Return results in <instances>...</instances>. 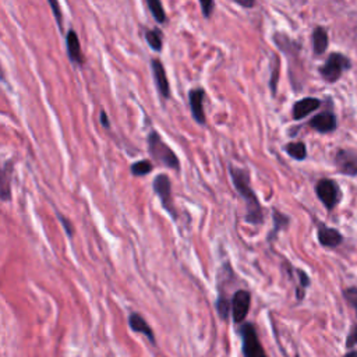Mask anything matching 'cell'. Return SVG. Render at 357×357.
Segmentation results:
<instances>
[{"mask_svg": "<svg viewBox=\"0 0 357 357\" xmlns=\"http://www.w3.org/2000/svg\"><path fill=\"white\" fill-rule=\"evenodd\" d=\"M250 304H251V294L248 290H237L233 294L231 298V317L233 321L237 324H241L250 310Z\"/></svg>", "mask_w": 357, "mask_h": 357, "instance_id": "52a82bcc", "label": "cell"}, {"mask_svg": "<svg viewBox=\"0 0 357 357\" xmlns=\"http://www.w3.org/2000/svg\"><path fill=\"white\" fill-rule=\"evenodd\" d=\"M148 142V151L149 155L160 165L170 167L173 170L180 169V162L176 153L172 151V148L160 138L158 131H151L146 137Z\"/></svg>", "mask_w": 357, "mask_h": 357, "instance_id": "7a4b0ae2", "label": "cell"}, {"mask_svg": "<svg viewBox=\"0 0 357 357\" xmlns=\"http://www.w3.org/2000/svg\"><path fill=\"white\" fill-rule=\"evenodd\" d=\"M145 40L148 42L149 47L152 50L160 52L162 50V45H163V38H162V32L159 29H146L145 31Z\"/></svg>", "mask_w": 357, "mask_h": 357, "instance_id": "e0dca14e", "label": "cell"}, {"mask_svg": "<svg viewBox=\"0 0 357 357\" xmlns=\"http://www.w3.org/2000/svg\"><path fill=\"white\" fill-rule=\"evenodd\" d=\"M10 162H7L3 167V173H1V198L3 201H7L10 198V187H8V177H7V172L10 170L8 167Z\"/></svg>", "mask_w": 357, "mask_h": 357, "instance_id": "603a6c76", "label": "cell"}, {"mask_svg": "<svg viewBox=\"0 0 357 357\" xmlns=\"http://www.w3.org/2000/svg\"><path fill=\"white\" fill-rule=\"evenodd\" d=\"M152 170H153V165L148 159H142V160H138L131 165V173L138 177L145 176V174L151 173Z\"/></svg>", "mask_w": 357, "mask_h": 357, "instance_id": "ffe728a7", "label": "cell"}, {"mask_svg": "<svg viewBox=\"0 0 357 357\" xmlns=\"http://www.w3.org/2000/svg\"><path fill=\"white\" fill-rule=\"evenodd\" d=\"M233 184L236 187V190L238 191V194L243 197L244 202H245V222L251 223V225H261L264 222V212H262V206L258 201V197L255 195V192L251 188L250 184V174L248 170L245 169H240L236 166H230L229 167Z\"/></svg>", "mask_w": 357, "mask_h": 357, "instance_id": "6da1fadb", "label": "cell"}, {"mask_svg": "<svg viewBox=\"0 0 357 357\" xmlns=\"http://www.w3.org/2000/svg\"><path fill=\"white\" fill-rule=\"evenodd\" d=\"M47 3H49L50 8L53 11V15L56 18V22H57L59 28L61 29V26H63V14H61V10H60V4L57 1H54V0H49Z\"/></svg>", "mask_w": 357, "mask_h": 357, "instance_id": "d4e9b609", "label": "cell"}, {"mask_svg": "<svg viewBox=\"0 0 357 357\" xmlns=\"http://www.w3.org/2000/svg\"><path fill=\"white\" fill-rule=\"evenodd\" d=\"M328 47V32L322 26H317L312 31V49L315 54H322Z\"/></svg>", "mask_w": 357, "mask_h": 357, "instance_id": "2e32d148", "label": "cell"}, {"mask_svg": "<svg viewBox=\"0 0 357 357\" xmlns=\"http://www.w3.org/2000/svg\"><path fill=\"white\" fill-rule=\"evenodd\" d=\"M240 335L243 340V354L244 357H266L265 350L258 339L255 326L250 322H245L240 328Z\"/></svg>", "mask_w": 357, "mask_h": 357, "instance_id": "277c9868", "label": "cell"}, {"mask_svg": "<svg viewBox=\"0 0 357 357\" xmlns=\"http://www.w3.org/2000/svg\"><path fill=\"white\" fill-rule=\"evenodd\" d=\"M344 298L357 312V287H349L344 290Z\"/></svg>", "mask_w": 357, "mask_h": 357, "instance_id": "484cf974", "label": "cell"}, {"mask_svg": "<svg viewBox=\"0 0 357 357\" xmlns=\"http://www.w3.org/2000/svg\"><path fill=\"white\" fill-rule=\"evenodd\" d=\"M315 191L321 202L329 211L333 209L339 202V198H340L339 185L331 178H321L315 185Z\"/></svg>", "mask_w": 357, "mask_h": 357, "instance_id": "5b68a950", "label": "cell"}, {"mask_svg": "<svg viewBox=\"0 0 357 357\" xmlns=\"http://www.w3.org/2000/svg\"><path fill=\"white\" fill-rule=\"evenodd\" d=\"M344 357H357V351H350V353H347Z\"/></svg>", "mask_w": 357, "mask_h": 357, "instance_id": "d6a6232c", "label": "cell"}, {"mask_svg": "<svg viewBox=\"0 0 357 357\" xmlns=\"http://www.w3.org/2000/svg\"><path fill=\"white\" fill-rule=\"evenodd\" d=\"M216 308H218V312H219V315H220V318H227V315H229V311L231 310V307H230V304H229V301L225 298V297H219L218 298V301H216Z\"/></svg>", "mask_w": 357, "mask_h": 357, "instance_id": "cb8c5ba5", "label": "cell"}, {"mask_svg": "<svg viewBox=\"0 0 357 357\" xmlns=\"http://www.w3.org/2000/svg\"><path fill=\"white\" fill-rule=\"evenodd\" d=\"M284 151L296 160H303L307 156V148L304 142H289L284 145Z\"/></svg>", "mask_w": 357, "mask_h": 357, "instance_id": "ac0fdd59", "label": "cell"}, {"mask_svg": "<svg viewBox=\"0 0 357 357\" xmlns=\"http://www.w3.org/2000/svg\"><path fill=\"white\" fill-rule=\"evenodd\" d=\"M128 325L134 332L142 333L144 336H146L152 343H155V335L151 329V326L148 325V322L138 314V312H132L128 317Z\"/></svg>", "mask_w": 357, "mask_h": 357, "instance_id": "9a60e30c", "label": "cell"}, {"mask_svg": "<svg viewBox=\"0 0 357 357\" xmlns=\"http://www.w3.org/2000/svg\"><path fill=\"white\" fill-rule=\"evenodd\" d=\"M66 45H67V54H68L70 61H73L74 64H82L84 57H82V52H81V45H79V39L74 29H70L67 32Z\"/></svg>", "mask_w": 357, "mask_h": 357, "instance_id": "7c38bea8", "label": "cell"}, {"mask_svg": "<svg viewBox=\"0 0 357 357\" xmlns=\"http://www.w3.org/2000/svg\"><path fill=\"white\" fill-rule=\"evenodd\" d=\"M279 66H280L279 59L276 54H273L272 63H271V79H269V86H271V91L273 95L276 93V84L279 79Z\"/></svg>", "mask_w": 357, "mask_h": 357, "instance_id": "44dd1931", "label": "cell"}, {"mask_svg": "<svg viewBox=\"0 0 357 357\" xmlns=\"http://www.w3.org/2000/svg\"><path fill=\"white\" fill-rule=\"evenodd\" d=\"M236 4H237V6H241V7L251 8V7L255 6V1H254V0H250V1H240V0H236Z\"/></svg>", "mask_w": 357, "mask_h": 357, "instance_id": "1f68e13d", "label": "cell"}, {"mask_svg": "<svg viewBox=\"0 0 357 357\" xmlns=\"http://www.w3.org/2000/svg\"><path fill=\"white\" fill-rule=\"evenodd\" d=\"M297 275H298V278H300L301 287H303V289H304V287H307V286L310 284V279H308L307 273H305L304 271H301V269H297Z\"/></svg>", "mask_w": 357, "mask_h": 357, "instance_id": "f546056e", "label": "cell"}, {"mask_svg": "<svg viewBox=\"0 0 357 357\" xmlns=\"http://www.w3.org/2000/svg\"><path fill=\"white\" fill-rule=\"evenodd\" d=\"M146 6L152 14V17L160 22V24H165L166 22V13L163 10V6L159 0H146Z\"/></svg>", "mask_w": 357, "mask_h": 357, "instance_id": "d6986e66", "label": "cell"}, {"mask_svg": "<svg viewBox=\"0 0 357 357\" xmlns=\"http://www.w3.org/2000/svg\"><path fill=\"white\" fill-rule=\"evenodd\" d=\"M337 170L346 176H357V153L346 149H339L335 155Z\"/></svg>", "mask_w": 357, "mask_h": 357, "instance_id": "ba28073f", "label": "cell"}, {"mask_svg": "<svg viewBox=\"0 0 357 357\" xmlns=\"http://www.w3.org/2000/svg\"><path fill=\"white\" fill-rule=\"evenodd\" d=\"M273 222H275V229L272 230V233H271V236H269V240H272V237L278 233V230H280V229H283V227L287 226L289 218L284 216L282 212L273 209Z\"/></svg>", "mask_w": 357, "mask_h": 357, "instance_id": "7402d4cb", "label": "cell"}, {"mask_svg": "<svg viewBox=\"0 0 357 357\" xmlns=\"http://www.w3.org/2000/svg\"><path fill=\"white\" fill-rule=\"evenodd\" d=\"M321 102L317 98H303L293 105V119L300 120L319 107Z\"/></svg>", "mask_w": 357, "mask_h": 357, "instance_id": "4fadbf2b", "label": "cell"}, {"mask_svg": "<svg viewBox=\"0 0 357 357\" xmlns=\"http://www.w3.org/2000/svg\"><path fill=\"white\" fill-rule=\"evenodd\" d=\"M99 120H100V124L105 127V128H109V119H107V114L105 110H100V114H99Z\"/></svg>", "mask_w": 357, "mask_h": 357, "instance_id": "4dcf8cb0", "label": "cell"}, {"mask_svg": "<svg viewBox=\"0 0 357 357\" xmlns=\"http://www.w3.org/2000/svg\"><path fill=\"white\" fill-rule=\"evenodd\" d=\"M336 117L329 110H325L310 120V126L318 132H331L336 128Z\"/></svg>", "mask_w": 357, "mask_h": 357, "instance_id": "8fae6325", "label": "cell"}, {"mask_svg": "<svg viewBox=\"0 0 357 357\" xmlns=\"http://www.w3.org/2000/svg\"><path fill=\"white\" fill-rule=\"evenodd\" d=\"M318 240L324 247H336L342 243L343 237L342 234L333 229V227H328L325 225H319L318 227Z\"/></svg>", "mask_w": 357, "mask_h": 357, "instance_id": "5bb4252c", "label": "cell"}, {"mask_svg": "<svg viewBox=\"0 0 357 357\" xmlns=\"http://www.w3.org/2000/svg\"><path fill=\"white\" fill-rule=\"evenodd\" d=\"M57 218H59V220L61 222V225H63V227H64L66 233L68 234V237H73L74 229H73V225H71V222H70V220H68L66 216H63L60 212H57Z\"/></svg>", "mask_w": 357, "mask_h": 357, "instance_id": "83f0119b", "label": "cell"}, {"mask_svg": "<svg viewBox=\"0 0 357 357\" xmlns=\"http://www.w3.org/2000/svg\"><path fill=\"white\" fill-rule=\"evenodd\" d=\"M153 191L159 197L163 208L172 215V218L176 219L177 213L172 201V184L167 174H158L153 180Z\"/></svg>", "mask_w": 357, "mask_h": 357, "instance_id": "8992f818", "label": "cell"}, {"mask_svg": "<svg viewBox=\"0 0 357 357\" xmlns=\"http://www.w3.org/2000/svg\"><path fill=\"white\" fill-rule=\"evenodd\" d=\"M199 6H201V11H202L204 17L208 18L212 14V11H213L215 1H212V0H201Z\"/></svg>", "mask_w": 357, "mask_h": 357, "instance_id": "4316f807", "label": "cell"}, {"mask_svg": "<svg viewBox=\"0 0 357 357\" xmlns=\"http://www.w3.org/2000/svg\"><path fill=\"white\" fill-rule=\"evenodd\" d=\"M204 98H205L204 88H194L188 92L191 114L198 124H205L206 121L205 112H204Z\"/></svg>", "mask_w": 357, "mask_h": 357, "instance_id": "9c48e42d", "label": "cell"}, {"mask_svg": "<svg viewBox=\"0 0 357 357\" xmlns=\"http://www.w3.org/2000/svg\"><path fill=\"white\" fill-rule=\"evenodd\" d=\"M356 344H357V325L353 326V329L350 331V333L347 336V340H346L347 347H351V346H356Z\"/></svg>", "mask_w": 357, "mask_h": 357, "instance_id": "f1b7e54d", "label": "cell"}, {"mask_svg": "<svg viewBox=\"0 0 357 357\" xmlns=\"http://www.w3.org/2000/svg\"><path fill=\"white\" fill-rule=\"evenodd\" d=\"M351 66L350 60L342 53H331L326 61L319 67V74L328 82H336L344 70Z\"/></svg>", "mask_w": 357, "mask_h": 357, "instance_id": "3957f363", "label": "cell"}, {"mask_svg": "<svg viewBox=\"0 0 357 357\" xmlns=\"http://www.w3.org/2000/svg\"><path fill=\"white\" fill-rule=\"evenodd\" d=\"M151 68H152V74H153V79H155V85L158 88V92L160 93V96L169 98L170 96V85H169L166 71H165V67H163L162 61L158 60V59H152L151 60Z\"/></svg>", "mask_w": 357, "mask_h": 357, "instance_id": "30bf717a", "label": "cell"}]
</instances>
